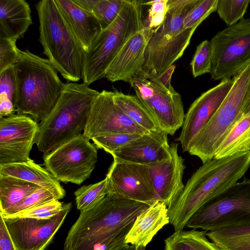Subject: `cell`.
Returning <instances> with one entry per match:
<instances>
[{
	"mask_svg": "<svg viewBox=\"0 0 250 250\" xmlns=\"http://www.w3.org/2000/svg\"><path fill=\"white\" fill-rule=\"evenodd\" d=\"M250 167V151L203 163L167 207L169 223L175 231L183 230L199 208L236 183Z\"/></svg>",
	"mask_w": 250,
	"mask_h": 250,
	"instance_id": "1",
	"label": "cell"
},
{
	"mask_svg": "<svg viewBox=\"0 0 250 250\" xmlns=\"http://www.w3.org/2000/svg\"><path fill=\"white\" fill-rule=\"evenodd\" d=\"M175 68L172 65L160 76L142 70L129 82L161 129L170 135L182 127L185 116L181 96L171 83Z\"/></svg>",
	"mask_w": 250,
	"mask_h": 250,
	"instance_id": "9",
	"label": "cell"
},
{
	"mask_svg": "<svg viewBox=\"0 0 250 250\" xmlns=\"http://www.w3.org/2000/svg\"><path fill=\"white\" fill-rule=\"evenodd\" d=\"M233 83V78L222 80L191 104L185 114L181 131L175 139L180 142L184 152L189 151L195 139L212 118Z\"/></svg>",
	"mask_w": 250,
	"mask_h": 250,
	"instance_id": "17",
	"label": "cell"
},
{
	"mask_svg": "<svg viewBox=\"0 0 250 250\" xmlns=\"http://www.w3.org/2000/svg\"><path fill=\"white\" fill-rule=\"evenodd\" d=\"M16 81L15 110L36 122L43 121L55 106L64 83L48 59L21 50L13 65Z\"/></svg>",
	"mask_w": 250,
	"mask_h": 250,
	"instance_id": "3",
	"label": "cell"
},
{
	"mask_svg": "<svg viewBox=\"0 0 250 250\" xmlns=\"http://www.w3.org/2000/svg\"><path fill=\"white\" fill-rule=\"evenodd\" d=\"M250 151V110L230 129L217 148L213 158L219 159Z\"/></svg>",
	"mask_w": 250,
	"mask_h": 250,
	"instance_id": "25",
	"label": "cell"
},
{
	"mask_svg": "<svg viewBox=\"0 0 250 250\" xmlns=\"http://www.w3.org/2000/svg\"><path fill=\"white\" fill-rule=\"evenodd\" d=\"M0 250H17L7 230L3 218L0 215Z\"/></svg>",
	"mask_w": 250,
	"mask_h": 250,
	"instance_id": "41",
	"label": "cell"
},
{
	"mask_svg": "<svg viewBox=\"0 0 250 250\" xmlns=\"http://www.w3.org/2000/svg\"><path fill=\"white\" fill-rule=\"evenodd\" d=\"M199 0H168L166 19L147 43L143 71L160 76L181 57L195 30L184 27V20Z\"/></svg>",
	"mask_w": 250,
	"mask_h": 250,
	"instance_id": "7",
	"label": "cell"
},
{
	"mask_svg": "<svg viewBox=\"0 0 250 250\" xmlns=\"http://www.w3.org/2000/svg\"><path fill=\"white\" fill-rule=\"evenodd\" d=\"M141 135L129 133H115L96 137L91 140L98 148L103 149L110 154Z\"/></svg>",
	"mask_w": 250,
	"mask_h": 250,
	"instance_id": "37",
	"label": "cell"
},
{
	"mask_svg": "<svg viewBox=\"0 0 250 250\" xmlns=\"http://www.w3.org/2000/svg\"><path fill=\"white\" fill-rule=\"evenodd\" d=\"M168 134L161 129L141 135L110 153L113 160L149 165L170 156Z\"/></svg>",
	"mask_w": 250,
	"mask_h": 250,
	"instance_id": "19",
	"label": "cell"
},
{
	"mask_svg": "<svg viewBox=\"0 0 250 250\" xmlns=\"http://www.w3.org/2000/svg\"><path fill=\"white\" fill-rule=\"evenodd\" d=\"M0 175L10 176L35 184L62 199L65 191L58 181L45 168L30 159L22 163L0 164Z\"/></svg>",
	"mask_w": 250,
	"mask_h": 250,
	"instance_id": "23",
	"label": "cell"
},
{
	"mask_svg": "<svg viewBox=\"0 0 250 250\" xmlns=\"http://www.w3.org/2000/svg\"><path fill=\"white\" fill-rule=\"evenodd\" d=\"M205 230L175 231L165 240L164 250H220L206 237Z\"/></svg>",
	"mask_w": 250,
	"mask_h": 250,
	"instance_id": "29",
	"label": "cell"
},
{
	"mask_svg": "<svg viewBox=\"0 0 250 250\" xmlns=\"http://www.w3.org/2000/svg\"><path fill=\"white\" fill-rule=\"evenodd\" d=\"M210 42L211 79L232 78L250 63V18L219 31Z\"/></svg>",
	"mask_w": 250,
	"mask_h": 250,
	"instance_id": "11",
	"label": "cell"
},
{
	"mask_svg": "<svg viewBox=\"0 0 250 250\" xmlns=\"http://www.w3.org/2000/svg\"><path fill=\"white\" fill-rule=\"evenodd\" d=\"M250 2V0H218L216 11L228 26H231L244 18Z\"/></svg>",
	"mask_w": 250,
	"mask_h": 250,
	"instance_id": "33",
	"label": "cell"
},
{
	"mask_svg": "<svg viewBox=\"0 0 250 250\" xmlns=\"http://www.w3.org/2000/svg\"><path fill=\"white\" fill-rule=\"evenodd\" d=\"M143 5L150 6L145 26L151 35L156 32L165 22L168 11V0L144 1Z\"/></svg>",
	"mask_w": 250,
	"mask_h": 250,
	"instance_id": "38",
	"label": "cell"
},
{
	"mask_svg": "<svg viewBox=\"0 0 250 250\" xmlns=\"http://www.w3.org/2000/svg\"><path fill=\"white\" fill-rule=\"evenodd\" d=\"M130 119L115 103L113 92L103 90L94 99L83 134L89 140L115 133H148Z\"/></svg>",
	"mask_w": 250,
	"mask_h": 250,
	"instance_id": "15",
	"label": "cell"
},
{
	"mask_svg": "<svg viewBox=\"0 0 250 250\" xmlns=\"http://www.w3.org/2000/svg\"><path fill=\"white\" fill-rule=\"evenodd\" d=\"M16 90L13 66L0 73V118L12 115L16 112Z\"/></svg>",
	"mask_w": 250,
	"mask_h": 250,
	"instance_id": "31",
	"label": "cell"
},
{
	"mask_svg": "<svg viewBox=\"0 0 250 250\" xmlns=\"http://www.w3.org/2000/svg\"><path fill=\"white\" fill-rule=\"evenodd\" d=\"M17 39L0 36V73L13 66L20 55L16 45Z\"/></svg>",
	"mask_w": 250,
	"mask_h": 250,
	"instance_id": "40",
	"label": "cell"
},
{
	"mask_svg": "<svg viewBox=\"0 0 250 250\" xmlns=\"http://www.w3.org/2000/svg\"><path fill=\"white\" fill-rule=\"evenodd\" d=\"M211 46L210 41L205 40L196 47L190 62L192 73L194 78L210 73L211 68Z\"/></svg>",
	"mask_w": 250,
	"mask_h": 250,
	"instance_id": "36",
	"label": "cell"
},
{
	"mask_svg": "<svg viewBox=\"0 0 250 250\" xmlns=\"http://www.w3.org/2000/svg\"><path fill=\"white\" fill-rule=\"evenodd\" d=\"M151 35L145 26L126 42L107 68L105 77L112 82L129 83L143 70L145 53Z\"/></svg>",
	"mask_w": 250,
	"mask_h": 250,
	"instance_id": "20",
	"label": "cell"
},
{
	"mask_svg": "<svg viewBox=\"0 0 250 250\" xmlns=\"http://www.w3.org/2000/svg\"><path fill=\"white\" fill-rule=\"evenodd\" d=\"M31 12L24 0H0V36L23 38L33 23Z\"/></svg>",
	"mask_w": 250,
	"mask_h": 250,
	"instance_id": "24",
	"label": "cell"
},
{
	"mask_svg": "<svg viewBox=\"0 0 250 250\" xmlns=\"http://www.w3.org/2000/svg\"><path fill=\"white\" fill-rule=\"evenodd\" d=\"M151 204L108 194L93 208L81 211L66 237L63 250H113L109 241L133 223Z\"/></svg>",
	"mask_w": 250,
	"mask_h": 250,
	"instance_id": "2",
	"label": "cell"
},
{
	"mask_svg": "<svg viewBox=\"0 0 250 250\" xmlns=\"http://www.w3.org/2000/svg\"><path fill=\"white\" fill-rule=\"evenodd\" d=\"M54 200H59L50 191L44 188H40L5 212H0V214L4 216L16 214Z\"/></svg>",
	"mask_w": 250,
	"mask_h": 250,
	"instance_id": "34",
	"label": "cell"
},
{
	"mask_svg": "<svg viewBox=\"0 0 250 250\" xmlns=\"http://www.w3.org/2000/svg\"><path fill=\"white\" fill-rule=\"evenodd\" d=\"M39 19V41L43 54L65 80L83 78L85 52L64 20L54 0H42L35 5Z\"/></svg>",
	"mask_w": 250,
	"mask_h": 250,
	"instance_id": "5",
	"label": "cell"
},
{
	"mask_svg": "<svg viewBox=\"0 0 250 250\" xmlns=\"http://www.w3.org/2000/svg\"><path fill=\"white\" fill-rule=\"evenodd\" d=\"M143 3V0H125L114 21L97 35L84 57V83L89 85L104 78L107 68L124 44L144 27Z\"/></svg>",
	"mask_w": 250,
	"mask_h": 250,
	"instance_id": "6",
	"label": "cell"
},
{
	"mask_svg": "<svg viewBox=\"0 0 250 250\" xmlns=\"http://www.w3.org/2000/svg\"><path fill=\"white\" fill-rule=\"evenodd\" d=\"M206 235L220 250H250V226L220 228Z\"/></svg>",
	"mask_w": 250,
	"mask_h": 250,
	"instance_id": "28",
	"label": "cell"
},
{
	"mask_svg": "<svg viewBox=\"0 0 250 250\" xmlns=\"http://www.w3.org/2000/svg\"><path fill=\"white\" fill-rule=\"evenodd\" d=\"M71 207V203L63 204L58 214L48 219L3 218L17 250H44L63 224Z\"/></svg>",
	"mask_w": 250,
	"mask_h": 250,
	"instance_id": "14",
	"label": "cell"
},
{
	"mask_svg": "<svg viewBox=\"0 0 250 250\" xmlns=\"http://www.w3.org/2000/svg\"><path fill=\"white\" fill-rule=\"evenodd\" d=\"M98 149L82 134L44 154L43 165L58 181L80 185L90 176L95 168Z\"/></svg>",
	"mask_w": 250,
	"mask_h": 250,
	"instance_id": "12",
	"label": "cell"
},
{
	"mask_svg": "<svg viewBox=\"0 0 250 250\" xmlns=\"http://www.w3.org/2000/svg\"><path fill=\"white\" fill-rule=\"evenodd\" d=\"M168 223L167 206L161 202L155 201L137 216L125 241L136 248L146 247L156 233Z\"/></svg>",
	"mask_w": 250,
	"mask_h": 250,
	"instance_id": "22",
	"label": "cell"
},
{
	"mask_svg": "<svg viewBox=\"0 0 250 250\" xmlns=\"http://www.w3.org/2000/svg\"><path fill=\"white\" fill-rule=\"evenodd\" d=\"M218 0H199L186 16L183 27L196 30L198 25L216 11Z\"/></svg>",
	"mask_w": 250,
	"mask_h": 250,
	"instance_id": "35",
	"label": "cell"
},
{
	"mask_svg": "<svg viewBox=\"0 0 250 250\" xmlns=\"http://www.w3.org/2000/svg\"><path fill=\"white\" fill-rule=\"evenodd\" d=\"M122 250H145V247H139L136 248L135 246L129 244L128 246Z\"/></svg>",
	"mask_w": 250,
	"mask_h": 250,
	"instance_id": "42",
	"label": "cell"
},
{
	"mask_svg": "<svg viewBox=\"0 0 250 250\" xmlns=\"http://www.w3.org/2000/svg\"><path fill=\"white\" fill-rule=\"evenodd\" d=\"M233 83L210 121L197 135L188 153L203 164L213 159L228 133L250 110V63L233 77Z\"/></svg>",
	"mask_w": 250,
	"mask_h": 250,
	"instance_id": "8",
	"label": "cell"
},
{
	"mask_svg": "<svg viewBox=\"0 0 250 250\" xmlns=\"http://www.w3.org/2000/svg\"><path fill=\"white\" fill-rule=\"evenodd\" d=\"M40 188L18 178L0 175V212H5Z\"/></svg>",
	"mask_w": 250,
	"mask_h": 250,
	"instance_id": "27",
	"label": "cell"
},
{
	"mask_svg": "<svg viewBox=\"0 0 250 250\" xmlns=\"http://www.w3.org/2000/svg\"><path fill=\"white\" fill-rule=\"evenodd\" d=\"M82 8L91 12L102 29L110 25L120 13L125 0H74Z\"/></svg>",
	"mask_w": 250,
	"mask_h": 250,
	"instance_id": "30",
	"label": "cell"
},
{
	"mask_svg": "<svg viewBox=\"0 0 250 250\" xmlns=\"http://www.w3.org/2000/svg\"><path fill=\"white\" fill-rule=\"evenodd\" d=\"M63 204L59 200H54L44 204L20 212L2 216L4 218L26 217L37 219H48L58 214L62 209Z\"/></svg>",
	"mask_w": 250,
	"mask_h": 250,
	"instance_id": "39",
	"label": "cell"
},
{
	"mask_svg": "<svg viewBox=\"0 0 250 250\" xmlns=\"http://www.w3.org/2000/svg\"><path fill=\"white\" fill-rule=\"evenodd\" d=\"M105 178L108 194L149 204L156 201L151 174L146 165L113 160Z\"/></svg>",
	"mask_w": 250,
	"mask_h": 250,
	"instance_id": "13",
	"label": "cell"
},
{
	"mask_svg": "<svg viewBox=\"0 0 250 250\" xmlns=\"http://www.w3.org/2000/svg\"><path fill=\"white\" fill-rule=\"evenodd\" d=\"M177 143L170 145V156L167 159L147 165L155 193L156 201L170 206L183 191L186 168L184 159L178 153Z\"/></svg>",
	"mask_w": 250,
	"mask_h": 250,
	"instance_id": "18",
	"label": "cell"
},
{
	"mask_svg": "<svg viewBox=\"0 0 250 250\" xmlns=\"http://www.w3.org/2000/svg\"><path fill=\"white\" fill-rule=\"evenodd\" d=\"M38 124L22 114L0 118V164L28 161Z\"/></svg>",
	"mask_w": 250,
	"mask_h": 250,
	"instance_id": "16",
	"label": "cell"
},
{
	"mask_svg": "<svg viewBox=\"0 0 250 250\" xmlns=\"http://www.w3.org/2000/svg\"><path fill=\"white\" fill-rule=\"evenodd\" d=\"M99 92L83 83H64L48 116L38 124L35 144L46 154L82 134L91 105Z\"/></svg>",
	"mask_w": 250,
	"mask_h": 250,
	"instance_id": "4",
	"label": "cell"
},
{
	"mask_svg": "<svg viewBox=\"0 0 250 250\" xmlns=\"http://www.w3.org/2000/svg\"><path fill=\"white\" fill-rule=\"evenodd\" d=\"M107 194L106 178L96 184L83 186L74 192L77 208L80 212L88 210L101 202Z\"/></svg>",
	"mask_w": 250,
	"mask_h": 250,
	"instance_id": "32",
	"label": "cell"
},
{
	"mask_svg": "<svg viewBox=\"0 0 250 250\" xmlns=\"http://www.w3.org/2000/svg\"><path fill=\"white\" fill-rule=\"evenodd\" d=\"M64 20L85 53L102 30L96 17L74 0H54Z\"/></svg>",
	"mask_w": 250,
	"mask_h": 250,
	"instance_id": "21",
	"label": "cell"
},
{
	"mask_svg": "<svg viewBox=\"0 0 250 250\" xmlns=\"http://www.w3.org/2000/svg\"><path fill=\"white\" fill-rule=\"evenodd\" d=\"M247 226H250V179L237 182L204 204L186 225L188 228L206 231L223 227Z\"/></svg>",
	"mask_w": 250,
	"mask_h": 250,
	"instance_id": "10",
	"label": "cell"
},
{
	"mask_svg": "<svg viewBox=\"0 0 250 250\" xmlns=\"http://www.w3.org/2000/svg\"><path fill=\"white\" fill-rule=\"evenodd\" d=\"M113 92L115 103L134 123L148 132L161 130L159 125L148 108L136 96Z\"/></svg>",
	"mask_w": 250,
	"mask_h": 250,
	"instance_id": "26",
	"label": "cell"
}]
</instances>
